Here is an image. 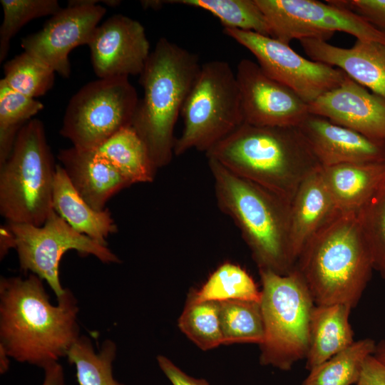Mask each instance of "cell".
<instances>
[{"mask_svg": "<svg viewBox=\"0 0 385 385\" xmlns=\"http://www.w3.org/2000/svg\"><path fill=\"white\" fill-rule=\"evenodd\" d=\"M42 281L32 273L1 277L0 348L18 362L43 369L66 356L81 336L72 291L66 288L53 306Z\"/></svg>", "mask_w": 385, "mask_h": 385, "instance_id": "1", "label": "cell"}, {"mask_svg": "<svg viewBox=\"0 0 385 385\" xmlns=\"http://www.w3.org/2000/svg\"><path fill=\"white\" fill-rule=\"evenodd\" d=\"M205 154L289 202L301 183L321 168L298 127L243 123Z\"/></svg>", "mask_w": 385, "mask_h": 385, "instance_id": "2", "label": "cell"}, {"mask_svg": "<svg viewBox=\"0 0 385 385\" xmlns=\"http://www.w3.org/2000/svg\"><path fill=\"white\" fill-rule=\"evenodd\" d=\"M201 66L197 54L162 37L140 75L143 96L138 100L131 127L157 170L173 158L175 126Z\"/></svg>", "mask_w": 385, "mask_h": 385, "instance_id": "3", "label": "cell"}, {"mask_svg": "<svg viewBox=\"0 0 385 385\" xmlns=\"http://www.w3.org/2000/svg\"><path fill=\"white\" fill-rule=\"evenodd\" d=\"M315 304L359 302L374 270L356 212H339L304 246L294 267Z\"/></svg>", "mask_w": 385, "mask_h": 385, "instance_id": "4", "label": "cell"}, {"mask_svg": "<svg viewBox=\"0 0 385 385\" xmlns=\"http://www.w3.org/2000/svg\"><path fill=\"white\" fill-rule=\"evenodd\" d=\"M217 205L240 230L259 270H294L289 241L290 202L207 158Z\"/></svg>", "mask_w": 385, "mask_h": 385, "instance_id": "5", "label": "cell"}, {"mask_svg": "<svg viewBox=\"0 0 385 385\" xmlns=\"http://www.w3.org/2000/svg\"><path fill=\"white\" fill-rule=\"evenodd\" d=\"M43 123L36 118L19 131L0 165V214L9 223L41 226L53 209L56 170Z\"/></svg>", "mask_w": 385, "mask_h": 385, "instance_id": "6", "label": "cell"}, {"mask_svg": "<svg viewBox=\"0 0 385 385\" xmlns=\"http://www.w3.org/2000/svg\"><path fill=\"white\" fill-rule=\"evenodd\" d=\"M259 274L265 329L260 362L289 371L295 363L306 359L315 303L295 267L287 274L266 270H259Z\"/></svg>", "mask_w": 385, "mask_h": 385, "instance_id": "7", "label": "cell"}, {"mask_svg": "<svg viewBox=\"0 0 385 385\" xmlns=\"http://www.w3.org/2000/svg\"><path fill=\"white\" fill-rule=\"evenodd\" d=\"M180 114L183 129L175 139V155L192 148L206 153L244 123L236 74L227 61L201 66Z\"/></svg>", "mask_w": 385, "mask_h": 385, "instance_id": "8", "label": "cell"}, {"mask_svg": "<svg viewBox=\"0 0 385 385\" xmlns=\"http://www.w3.org/2000/svg\"><path fill=\"white\" fill-rule=\"evenodd\" d=\"M138 100L128 77L91 81L70 99L60 134L77 149L95 150L121 129L131 126Z\"/></svg>", "mask_w": 385, "mask_h": 385, "instance_id": "9", "label": "cell"}, {"mask_svg": "<svg viewBox=\"0 0 385 385\" xmlns=\"http://www.w3.org/2000/svg\"><path fill=\"white\" fill-rule=\"evenodd\" d=\"M13 234L21 270L45 280L57 299L65 292L59 277V263L69 250L93 255L103 263H119L120 260L107 246L75 230L54 210L41 226L7 223Z\"/></svg>", "mask_w": 385, "mask_h": 385, "instance_id": "10", "label": "cell"}, {"mask_svg": "<svg viewBox=\"0 0 385 385\" xmlns=\"http://www.w3.org/2000/svg\"><path fill=\"white\" fill-rule=\"evenodd\" d=\"M265 15L271 37L287 45L294 39L327 41L335 31L359 40L385 44V33L357 14L315 0H255Z\"/></svg>", "mask_w": 385, "mask_h": 385, "instance_id": "11", "label": "cell"}, {"mask_svg": "<svg viewBox=\"0 0 385 385\" xmlns=\"http://www.w3.org/2000/svg\"><path fill=\"white\" fill-rule=\"evenodd\" d=\"M223 33L250 51L267 75L307 104L340 86L347 76L339 68L302 57L272 37L230 28H224Z\"/></svg>", "mask_w": 385, "mask_h": 385, "instance_id": "12", "label": "cell"}, {"mask_svg": "<svg viewBox=\"0 0 385 385\" xmlns=\"http://www.w3.org/2000/svg\"><path fill=\"white\" fill-rule=\"evenodd\" d=\"M116 6L118 0H71L51 16L37 32L24 37L21 46L63 78L71 74L70 52L88 45L96 29L106 13L100 4Z\"/></svg>", "mask_w": 385, "mask_h": 385, "instance_id": "13", "label": "cell"}, {"mask_svg": "<svg viewBox=\"0 0 385 385\" xmlns=\"http://www.w3.org/2000/svg\"><path fill=\"white\" fill-rule=\"evenodd\" d=\"M235 74L244 123L297 127L309 115L308 104L292 89L267 75L258 63L242 59Z\"/></svg>", "mask_w": 385, "mask_h": 385, "instance_id": "14", "label": "cell"}, {"mask_svg": "<svg viewBox=\"0 0 385 385\" xmlns=\"http://www.w3.org/2000/svg\"><path fill=\"white\" fill-rule=\"evenodd\" d=\"M88 46L98 78L140 75L150 53L143 26L123 14L99 24Z\"/></svg>", "mask_w": 385, "mask_h": 385, "instance_id": "15", "label": "cell"}, {"mask_svg": "<svg viewBox=\"0 0 385 385\" xmlns=\"http://www.w3.org/2000/svg\"><path fill=\"white\" fill-rule=\"evenodd\" d=\"M308 111L385 143V98L348 76L340 86L309 103Z\"/></svg>", "mask_w": 385, "mask_h": 385, "instance_id": "16", "label": "cell"}, {"mask_svg": "<svg viewBox=\"0 0 385 385\" xmlns=\"http://www.w3.org/2000/svg\"><path fill=\"white\" fill-rule=\"evenodd\" d=\"M321 167L385 160V143L310 114L297 126Z\"/></svg>", "mask_w": 385, "mask_h": 385, "instance_id": "17", "label": "cell"}, {"mask_svg": "<svg viewBox=\"0 0 385 385\" xmlns=\"http://www.w3.org/2000/svg\"><path fill=\"white\" fill-rule=\"evenodd\" d=\"M312 60L337 66L354 81L385 98V44L356 39L351 48L314 38L299 40Z\"/></svg>", "mask_w": 385, "mask_h": 385, "instance_id": "18", "label": "cell"}, {"mask_svg": "<svg viewBox=\"0 0 385 385\" xmlns=\"http://www.w3.org/2000/svg\"><path fill=\"white\" fill-rule=\"evenodd\" d=\"M57 158L80 196L94 210H103L107 202L132 183L96 150L74 147L61 149Z\"/></svg>", "mask_w": 385, "mask_h": 385, "instance_id": "19", "label": "cell"}, {"mask_svg": "<svg viewBox=\"0 0 385 385\" xmlns=\"http://www.w3.org/2000/svg\"><path fill=\"white\" fill-rule=\"evenodd\" d=\"M339 213L319 168L301 183L290 202L289 241L295 265L307 242Z\"/></svg>", "mask_w": 385, "mask_h": 385, "instance_id": "20", "label": "cell"}, {"mask_svg": "<svg viewBox=\"0 0 385 385\" xmlns=\"http://www.w3.org/2000/svg\"><path fill=\"white\" fill-rule=\"evenodd\" d=\"M324 183L339 212H357L385 181V160L321 167Z\"/></svg>", "mask_w": 385, "mask_h": 385, "instance_id": "21", "label": "cell"}, {"mask_svg": "<svg viewBox=\"0 0 385 385\" xmlns=\"http://www.w3.org/2000/svg\"><path fill=\"white\" fill-rule=\"evenodd\" d=\"M53 209L75 230L107 246V238L118 231L111 213L93 209L74 189L61 165H56Z\"/></svg>", "mask_w": 385, "mask_h": 385, "instance_id": "22", "label": "cell"}, {"mask_svg": "<svg viewBox=\"0 0 385 385\" xmlns=\"http://www.w3.org/2000/svg\"><path fill=\"white\" fill-rule=\"evenodd\" d=\"M351 309L344 304H315L306 356V368L309 371L354 343V332L349 322Z\"/></svg>", "mask_w": 385, "mask_h": 385, "instance_id": "23", "label": "cell"}, {"mask_svg": "<svg viewBox=\"0 0 385 385\" xmlns=\"http://www.w3.org/2000/svg\"><path fill=\"white\" fill-rule=\"evenodd\" d=\"M94 150L114 165L132 185L154 180L158 170L145 145L131 126L121 129Z\"/></svg>", "mask_w": 385, "mask_h": 385, "instance_id": "24", "label": "cell"}, {"mask_svg": "<svg viewBox=\"0 0 385 385\" xmlns=\"http://www.w3.org/2000/svg\"><path fill=\"white\" fill-rule=\"evenodd\" d=\"M376 345L369 338L354 341L344 350L309 370L302 385H356L364 361L374 354Z\"/></svg>", "mask_w": 385, "mask_h": 385, "instance_id": "25", "label": "cell"}, {"mask_svg": "<svg viewBox=\"0 0 385 385\" xmlns=\"http://www.w3.org/2000/svg\"><path fill=\"white\" fill-rule=\"evenodd\" d=\"M188 297L197 302L242 300L260 302L261 290L245 269L238 265L225 262L210 275L198 290L192 291Z\"/></svg>", "mask_w": 385, "mask_h": 385, "instance_id": "26", "label": "cell"}, {"mask_svg": "<svg viewBox=\"0 0 385 385\" xmlns=\"http://www.w3.org/2000/svg\"><path fill=\"white\" fill-rule=\"evenodd\" d=\"M116 351L111 340H105L96 351L89 338L81 336L66 356L75 366L78 385H123L113 376Z\"/></svg>", "mask_w": 385, "mask_h": 385, "instance_id": "27", "label": "cell"}, {"mask_svg": "<svg viewBox=\"0 0 385 385\" xmlns=\"http://www.w3.org/2000/svg\"><path fill=\"white\" fill-rule=\"evenodd\" d=\"M174 4L202 9L216 16L224 28L253 31L270 36L265 15L255 0H169Z\"/></svg>", "mask_w": 385, "mask_h": 385, "instance_id": "28", "label": "cell"}, {"mask_svg": "<svg viewBox=\"0 0 385 385\" xmlns=\"http://www.w3.org/2000/svg\"><path fill=\"white\" fill-rule=\"evenodd\" d=\"M219 304L223 344L262 342L265 329L260 302L230 300Z\"/></svg>", "mask_w": 385, "mask_h": 385, "instance_id": "29", "label": "cell"}, {"mask_svg": "<svg viewBox=\"0 0 385 385\" xmlns=\"http://www.w3.org/2000/svg\"><path fill=\"white\" fill-rule=\"evenodd\" d=\"M42 109V103L0 80V165L10 155L20 129Z\"/></svg>", "mask_w": 385, "mask_h": 385, "instance_id": "30", "label": "cell"}, {"mask_svg": "<svg viewBox=\"0 0 385 385\" xmlns=\"http://www.w3.org/2000/svg\"><path fill=\"white\" fill-rule=\"evenodd\" d=\"M178 327L202 350L223 344L220 304L217 302H197L188 297L178 319Z\"/></svg>", "mask_w": 385, "mask_h": 385, "instance_id": "31", "label": "cell"}, {"mask_svg": "<svg viewBox=\"0 0 385 385\" xmlns=\"http://www.w3.org/2000/svg\"><path fill=\"white\" fill-rule=\"evenodd\" d=\"M3 68L4 83L32 98L45 95L54 85L55 72L26 51L7 61Z\"/></svg>", "mask_w": 385, "mask_h": 385, "instance_id": "32", "label": "cell"}, {"mask_svg": "<svg viewBox=\"0 0 385 385\" xmlns=\"http://www.w3.org/2000/svg\"><path fill=\"white\" fill-rule=\"evenodd\" d=\"M3 20L0 26V63L7 56L11 38L29 21L53 16L61 8L57 0H1Z\"/></svg>", "mask_w": 385, "mask_h": 385, "instance_id": "33", "label": "cell"}, {"mask_svg": "<svg viewBox=\"0 0 385 385\" xmlns=\"http://www.w3.org/2000/svg\"><path fill=\"white\" fill-rule=\"evenodd\" d=\"M356 213L371 255L374 270L385 279V181Z\"/></svg>", "mask_w": 385, "mask_h": 385, "instance_id": "34", "label": "cell"}, {"mask_svg": "<svg viewBox=\"0 0 385 385\" xmlns=\"http://www.w3.org/2000/svg\"><path fill=\"white\" fill-rule=\"evenodd\" d=\"M326 1L357 14L369 24L385 33V0H334Z\"/></svg>", "mask_w": 385, "mask_h": 385, "instance_id": "35", "label": "cell"}, {"mask_svg": "<svg viewBox=\"0 0 385 385\" xmlns=\"http://www.w3.org/2000/svg\"><path fill=\"white\" fill-rule=\"evenodd\" d=\"M158 366L173 385H210L202 379L189 376L163 355L157 357Z\"/></svg>", "mask_w": 385, "mask_h": 385, "instance_id": "36", "label": "cell"}, {"mask_svg": "<svg viewBox=\"0 0 385 385\" xmlns=\"http://www.w3.org/2000/svg\"><path fill=\"white\" fill-rule=\"evenodd\" d=\"M356 385H385V366L373 354L365 360Z\"/></svg>", "mask_w": 385, "mask_h": 385, "instance_id": "37", "label": "cell"}, {"mask_svg": "<svg viewBox=\"0 0 385 385\" xmlns=\"http://www.w3.org/2000/svg\"><path fill=\"white\" fill-rule=\"evenodd\" d=\"M43 371L42 385H66L63 368L58 362L47 366Z\"/></svg>", "mask_w": 385, "mask_h": 385, "instance_id": "38", "label": "cell"}, {"mask_svg": "<svg viewBox=\"0 0 385 385\" xmlns=\"http://www.w3.org/2000/svg\"><path fill=\"white\" fill-rule=\"evenodd\" d=\"M0 256L4 258L11 248H14V240L12 232L7 226L1 227Z\"/></svg>", "mask_w": 385, "mask_h": 385, "instance_id": "39", "label": "cell"}, {"mask_svg": "<svg viewBox=\"0 0 385 385\" xmlns=\"http://www.w3.org/2000/svg\"><path fill=\"white\" fill-rule=\"evenodd\" d=\"M373 355L379 362L385 366V340H382L376 344Z\"/></svg>", "mask_w": 385, "mask_h": 385, "instance_id": "40", "label": "cell"}, {"mask_svg": "<svg viewBox=\"0 0 385 385\" xmlns=\"http://www.w3.org/2000/svg\"><path fill=\"white\" fill-rule=\"evenodd\" d=\"M10 357L7 355L5 351L0 348V372L1 374L6 373L9 369Z\"/></svg>", "mask_w": 385, "mask_h": 385, "instance_id": "41", "label": "cell"}]
</instances>
